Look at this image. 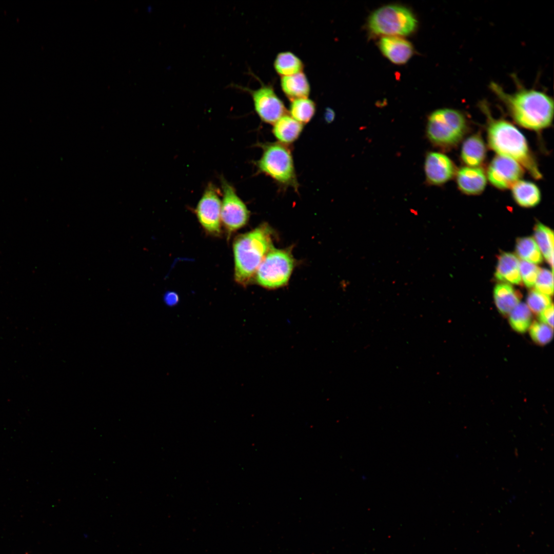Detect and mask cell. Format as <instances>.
<instances>
[{
	"mask_svg": "<svg viewBox=\"0 0 554 554\" xmlns=\"http://www.w3.org/2000/svg\"><path fill=\"white\" fill-rule=\"evenodd\" d=\"M259 146L262 154L254 162L258 172L269 176L281 187H292L297 191L299 184L288 145L276 142L260 143Z\"/></svg>",
	"mask_w": 554,
	"mask_h": 554,
	"instance_id": "cell-4",
	"label": "cell"
},
{
	"mask_svg": "<svg viewBox=\"0 0 554 554\" xmlns=\"http://www.w3.org/2000/svg\"><path fill=\"white\" fill-rule=\"evenodd\" d=\"M164 300L167 304L173 306L177 303L179 297L174 292H168L165 295Z\"/></svg>",
	"mask_w": 554,
	"mask_h": 554,
	"instance_id": "cell-31",
	"label": "cell"
},
{
	"mask_svg": "<svg viewBox=\"0 0 554 554\" xmlns=\"http://www.w3.org/2000/svg\"><path fill=\"white\" fill-rule=\"evenodd\" d=\"M535 285L537 291L549 296L552 295L553 292L552 271L540 269Z\"/></svg>",
	"mask_w": 554,
	"mask_h": 554,
	"instance_id": "cell-28",
	"label": "cell"
},
{
	"mask_svg": "<svg viewBox=\"0 0 554 554\" xmlns=\"http://www.w3.org/2000/svg\"><path fill=\"white\" fill-rule=\"evenodd\" d=\"M527 306L533 313L539 314L552 303L550 297L536 290L530 291L526 299Z\"/></svg>",
	"mask_w": 554,
	"mask_h": 554,
	"instance_id": "cell-27",
	"label": "cell"
},
{
	"mask_svg": "<svg viewBox=\"0 0 554 554\" xmlns=\"http://www.w3.org/2000/svg\"><path fill=\"white\" fill-rule=\"evenodd\" d=\"M221 220L230 234L247 224L250 212L234 187L223 177H221Z\"/></svg>",
	"mask_w": 554,
	"mask_h": 554,
	"instance_id": "cell-8",
	"label": "cell"
},
{
	"mask_svg": "<svg viewBox=\"0 0 554 554\" xmlns=\"http://www.w3.org/2000/svg\"><path fill=\"white\" fill-rule=\"evenodd\" d=\"M230 86L248 92L252 97L254 110L265 123L273 124L282 116L287 114L286 108L271 86L262 85L259 88L252 90L236 84Z\"/></svg>",
	"mask_w": 554,
	"mask_h": 554,
	"instance_id": "cell-9",
	"label": "cell"
},
{
	"mask_svg": "<svg viewBox=\"0 0 554 554\" xmlns=\"http://www.w3.org/2000/svg\"><path fill=\"white\" fill-rule=\"evenodd\" d=\"M524 170L515 160L507 156H495L488 166L487 177L496 187L505 189L512 186L523 176Z\"/></svg>",
	"mask_w": 554,
	"mask_h": 554,
	"instance_id": "cell-11",
	"label": "cell"
},
{
	"mask_svg": "<svg viewBox=\"0 0 554 554\" xmlns=\"http://www.w3.org/2000/svg\"><path fill=\"white\" fill-rule=\"evenodd\" d=\"M516 250L518 255L523 261L533 264H539L543 261L542 254L531 237H523L517 239Z\"/></svg>",
	"mask_w": 554,
	"mask_h": 554,
	"instance_id": "cell-24",
	"label": "cell"
},
{
	"mask_svg": "<svg viewBox=\"0 0 554 554\" xmlns=\"http://www.w3.org/2000/svg\"><path fill=\"white\" fill-rule=\"evenodd\" d=\"M294 266L290 251L273 247L259 265L254 275L256 282L267 288L282 287L288 282Z\"/></svg>",
	"mask_w": 554,
	"mask_h": 554,
	"instance_id": "cell-7",
	"label": "cell"
},
{
	"mask_svg": "<svg viewBox=\"0 0 554 554\" xmlns=\"http://www.w3.org/2000/svg\"><path fill=\"white\" fill-rule=\"evenodd\" d=\"M335 114L332 110L328 108L325 113V119L328 123L331 122L334 118Z\"/></svg>",
	"mask_w": 554,
	"mask_h": 554,
	"instance_id": "cell-32",
	"label": "cell"
},
{
	"mask_svg": "<svg viewBox=\"0 0 554 554\" xmlns=\"http://www.w3.org/2000/svg\"><path fill=\"white\" fill-rule=\"evenodd\" d=\"M485 156V146L480 135H473L463 143L461 157L468 167H477L479 166L484 161Z\"/></svg>",
	"mask_w": 554,
	"mask_h": 554,
	"instance_id": "cell-18",
	"label": "cell"
},
{
	"mask_svg": "<svg viewBox=\"0 0 554 554\" xmlns=\"http://www.w3.org/2000/svg\"><path fill=\"white\" fill-rule=\"evenodd\" d=\"M316 105L308 98H299L291 101L289 107L290 116L302 124L309 122L315 114Z\"/></svg>",
	"mask_w": 554,
	"mask_h": 554,
	"instance_id": "cell-23",
	"label": "cell"
},
{
	"mask_svg": "<svg viewBox=\"0 0 554 554\" xmlns=\"http://www.w3.org/2000/svg\"><path fill=\"white\" fill-rule=\"evenodd\" d=\"M529 334L532 340L539 345H546L551 341L553 328L542 322H535L529 328Z\"/></svg>",
	"mask_w": 554,
	"mask_h": 554,
	"instance_id": "cell-26",
	"label": "cell"
},
{
	"mask_svg": "<svg viewBox=\"0 0 554 554\" xmlns=\"http://www.w3.org/2000/svg\"><path fill=\"white\" fill-rule=\"evenodd\" d=\"M467 129V121L461 111L442 108L432 112L428 116L426 135L434 146L449 148L457 145Z\"/></svg>",
	"mask_w": 554,
	"mask_h": 554,
	"instance_id": "cell-5",
	"label": "cell"
},
{
	"mask_svg": "<svg viewBox=\"0 0 554 554\" xmlns=\"http://www.w3.org/2000/svg\"><path fill=\"white\" fill-rule=\"evenodd\" d=\"M273 125L272 132L275 137L279 142L287 145L298 139L304 127L303 124L287 114Z\"/></svg>",
	"mask_w": 554,
	"mask_h": 554,
	"instance_id": "cell-16",
	"label": "cell"
},
{
	"mask_svg": "<svg viewBox=\"0 0 554 554\" xmlns=\"http://www.w3.org/2000/svg\"><path fill=\"white\" fill-rule=\"evenodd\" d=\"M541 322L553 328V306L551 304L539 314Z\"/></svg>",
	"mask_w": 554,
	"mask_h": 554,
	"instance_id": "cell-30",
	"label": "cell"
},
{
	"mask_svg": "<svg viewBox=\"0 0 554 554\" xmlns=\"http://www.w3.org/2000/svg\"><path fill=\"white\" fill-rule=\"evenodd\" d=\"M496 279L506 283L519 285L521 283L520 261L516 255L504 252L498 258L495 273Z\"/></svg>",
	"mask_w": 554,
	"mask_h": 554,
	"instance_id": "cell-15",
	"label": "cell"
},
{
	"mask_svg": "<svg viewBox=\"0 0 554 554\" xmlns=\"http://www.w3.org/2000/svg\"><path fill=\"white\" fill-rule=\"evenodd\" d=\"M280 84L283 92L290 101L308 98L309 95L310 84L303 72L292 75L282 76Z\"/></svg>",
	"mask_w": 554,
	"mask_h": 554,
	"instance_id": "cell-17",
	"label": "cell"
},
{
	"mask_svg": "<svg viewBox=\"0 0 554 554\" xmlns=\"http://www.w3.org/2000/svg\"><path fill=\"white\" fill-rule=\"evenodd\" d=\"M426 181L430 185H442L456 174V168L452 161L446 155L437 152L427 153L424 162Z\"/></svg>",
	"mask_w": 554,
	"mask_h": 554,
	"instance_id": "cell-12",
	"label": "cell"
},
{
	"mask_svg": "<svg viewBox=\"0 0 554 554\" xmlns=\"http://www.w3.org/2000/svg\"><path fill=\"white\" fill-rule=\"evenodd\" d=\"M378 45L383 54L395 64L402 65L406 63L413 54L412 44L399 36H383L380 39Z\"/></svg>",
	"mask_w": 554,
	"mask_h": 554,
	"instance_id": "cell-13",
	"label": "cell"
},
{
	"mask_svg": "<svg viewBox=\"0 0 554 554\" xmlns=\"http://www.w3.org/2000/svg\"><path fill=\"white\" fill-rule=\"evenodd\" d=\"M457 182L459 189L468 194L481 193L486 184L483 170L478 167H465L457 173Z\"/></svg>",
	"mask_w": 554,
	"mask_h": 554,
	"instance_id": "cell-14",
	"label": "cell"
},
{
	"mask_svg": "<svg viewBox=\"0 0 554 554\" xmlns=\"http://www.w3.org/2000/svg\"><path fill=\"white\" fill-rule=\"evenodd\" d=\"M509 322L513 330L525 332L531 324V312L524 303H519L509 313Z\"/></svg>",
	"mask_w": 554,
	"mask_h": 554,
	"instance_id": "cell-25",
	"label": "cell"
},
{
	"mask_svg": "<svg viewBox=\"0 0 554 554\" xmlns=\"http://www.w3.org/2000/svg\"><path fill=\"white\" fill-rule=\"evenodd\" d=\"M417 21L413 13L407 8L396 5L383 6L370 16L368 26L375 35L405 36L416 29Z\"/></svg>",
	"mask_w": 554,
	"mask_h": 554,
	"instance_id": "cell-6",
	"label": "cell"
},
{
	"mask_svg": "<svg viewBox=\"0 0 554 554\" xmlns=\"http://www.w3.org/2000/svg\"><path fill=\"white\" fill-rule=\"evenodd\" d=\"M512 192L516 202L524 207H533L541 200L538 187L530 182L519 180L512 186Z\"/></svg>",
	"mask_w": 554,
	"mask_h": 554,
	"instance_id": "cell-20",
	"label": "cell"
},
{
	"mask_svg": "<svg viewBox=\"0 0 554 554\" xmlns=\"http://www.w3.org/2000/svg\"><path fill=\"white\" fill-rule=\"evenodd\" d=\"M488 121V141L490 148L499 155L511 158L525 168L536 179L542 178L537 162L522 133L512 124L492 117L487 106H481Z\"/></svg>",
	"mask_w": 554,
	"mask_h": 554,
	"instance_id": "cell-2",
	"label": "cell"
},
{
	"mask_svg": "<svg viewBox=\"0 0 554 554\" xmlns=\"http://www.w3.org/2000/svg\"><path fill=\"white\" fill-rule=\"evenodd\" d=\"M490 88L505 104L510 114L519 125L533 130L549 127L553 114V100L545 93L520 87L508 93L498 84L492 82Z\"/></svg>",
	"mask_w": 554,
	"mask_h": 554,
	"instance_id": "cell-1",
	"label": "cell"
},
{
	"mask_svg": "<svg viewBox=\"0 0 554 554\" xmlns=\"http://www.w3.org/2000/svg\"><path fill=\"white\" fill-rule=\"evenodd\" d=\"M273 66L276 73L282 77L302 72L304 67L301 60L290 51L278 53L274 61Z\"/></svg>",
	"mask_w": 554,
	"mask_h": 554,
	"instance_id": "cell-21",
	"label": "cell"
},
{
	"mask_svg": "<svg viewBox=\"0 0 554 554\" xmlns=\"http://www.w3.org/2000/svg\"><path fill=\"white\" fill-rule=\"evenodd\" d=\"M493 299L499 311L507 315L520 303L521 295L510 284L500 283L493 289Z\"/></svg>",
	"mask_w": 554,
	"mask_h": 554,
	"instance_id": "cell-19",
	"label": "cell"
},
{
	"mask_svg": "<svg viewBox=\"0 0 554 554\" xmlns=\"http://www.w3.org/2000/svg\"><path fill=\"white\" fill-rule=\"evenodd\" d=\"M534 240L542 254L553 268V232L547 226L541 223L536 224L534 230Z\"/></svg>",
	"mask_w": 554,
	"mask_h": 554,
	"instance_id": "cell-22",
	"label": "cell"
},
{
	"mask_svg": "<svg viewBox=\"0 0 554 554\" xmlns=\"http://www.w3.org/2000/svg\"><path fill=\"white\" fill-rule=\"evenodd\" d=\"M221 191L209 183L206 187L195 208L197 219L208 233L219 235L221 233Z\"/></svg>",
	"mask_w": 554,
	"mask_h": 554,
	"instance_id": "cell-10",
	"label": "cell"
},
{
	"mask_svg": "<svg viewBox=\"0 0 554 554\" xmlns=\"http://www.w3.org/2000/svg\"><path fill=\"white\" fill-rule=\"evenodd\" d=\"M540 268L535 264L525 261L520 262V273L521 280L528 288L535 286Z\"/></svg>",
	"mask_w": 554,
	"mask_h": 554,
	"instance_id": "cell-29",
	"label": "cell"
},
{
	"mask_svg": "<svg viewBox=\"0 0 554 554\" xmlns=\"http://www.w3.org/2000/svg\"><path fill=\"white\" fill-rule=\"evenodd\" d=\"M272 235L270 227L264 224L234 240V279L237 283L245 286L254 276L261 263L273 247Z\"/></svg>",
	"mask_w": 554,
	"mask_h": 554,
	"instance_id": "cell-3",
	"label": "cell"
}]
</instances>
